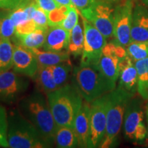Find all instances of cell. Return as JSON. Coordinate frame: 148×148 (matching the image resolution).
Returning a JSON list of instances; mask_svg holds the SVG:
<instances>
[{
	"mask_svg": "<svg viewBox=\"0 0 148 148\" xmlns=\"http://www.w3.org/2000/svg\"><path fill=\"white\" fill-rule=\"evenodd\" d=\"M18 110L36 127L50 147L54 144L57 125L48 101L40 90H34L18 101Z\"/></svg>",
	"mask_w": 148,
	"mask_h": 148,
	"instance_id": "cell-1",
	"label": "cell"
},
{
	"mask_svg": "<svg viewBox=\"0 0 148 148\" xmlns=\"http://www.w3.org/2000/svg\"><path fill=\"white\" fill-rule=\"evenodd\" d=\"M57 126L73 128L74 121L84 101L75 84L67 83L47 95Z\"/></svg>",
	"mask_w": 148,
	"mask_h": 148,
	"instance_id": "cell-2",
	"label": "cell"
},
{
	"mask_svg": "<svg viewBox=\"0 0 148 148\" xmlns=\"http://www.w3.org/2000/svg\"><path fill=\"white\" fill-rule=\"evenodd\" d=\"M8 142L11 148L50 147L36 127L24 116L18 109L8 114Z\"/></svg>",
	"mask_w": 148,
	"mask_h": 148,
	"instance_id": "cell-3",
	"label": "cell"
},
{
	"mask_svg": "<svg viewBox=\"0 0 148 148\" xmlns=\"http://www.w3.org/2000/svg\"><path fill=\"white\" fill-rule=\"evenodd\" d=\"M108 95L106 128L99 146L101 148L111 147L114 145L123 125L127 106L134 94L118 86Z\"/></svg>",
	"mask_w": 148,
	"mask_h": 148,
	"instance_id": "cell-4",
	"label": "cell"
},
{
	"mask_svg": "<svg viewBox=\"0 0 148 148\" xmlns=\"http://www.w3.org/2000/svg\"><path fill=\"white\" fill-rule=\"evenodd\" d=\"M71 82L76 86L84 100L89 103L112 90L97 66L74 67Z\"/></svg>",
	"mask_w": 148,
	"mask_h": 148,
	"instance_id": "cell-5",
	"label": "cell"
},
{
	"mask_svg": "<svg viewBox=\"0 0 148 148\" xmlns=\"http://www.w3.org/2000/svg\"><path fill=\"white\" fill-rule=\"evenodd\" d=\"M114 3L109 0H90L88 6L80 11L82 17L93 25L106 39L113 36Z\"/></svg>",
	"mask_w": 148,
	"mask_h": 148,
	"instance_id": "cell-6",
	"label": "cell"
},
{
	"mask_svg": "<svg viewBox=\"0 0 148 148\" xmlns=\"http://www.w3.org/2000/svg\"><path fill=\"white\" fill-rule=\"evenodd\" d=\"M144 118L143 101L134 96L127 104L123 118V134L126 139L136 143H140L145 139L147 129Z\"/></svg>",
	"mask_w": 148,
	"mask_h": 148,
	"instance_id": "cell-7",
	"label": "cell"
},
{
	"mask_svg": "<svg viewBox=\"0 0 148 148\" xmlns=\"http://www.w3.org/2000/svg\"><path fill=\"white\" fill-rule=\"evenodd\" d=\"M82 23L84 41L80 65L97 66L107 39L93 25L83 17Z\"/></svg>",
	"mask_w": 148,
	"mask_h": 148,
	"instance_id": "cell-8",
	"label": "cell"
},
{
	"mask_svg": "<svg viewBox=\"0 0 148 148\" xmlns=\"http://www.w3.org/2000/svg\"><path fill=\"white\" fill-rule=\"evenodd\" d=\"M108 93L90 103V133L88 147H99L104 137L106 128Z\"/></svg>",
	"mask_w": 148,
	"mask_h": 148,
	"instance_id": "cell-9",
	"label": "cell"
},
{
	"mask_svg": "<svg viewBox=\"0 0 148 148\" xmlns=\"http://www.w3.org/2000/svg\"><path fill=\"white\" fill-rule=\"evenodd\" d=\"M27 77L14 70L0 73V101L8 104L19 101L29 88Z\"/></svg>",
	"mask_w": 148,
	"mask_h": 148,
	"instance_id": "cell-10",
	"label": "cell"
},
{
	"mask_svg": "<svg viewBox=\"0 0 148 148\" xmlns=\"http://www.w3.org/2000/svg\"><path fill=\"white\" fill-rule=\"evenodd\" d=\"M134 8L133 0H120L114 8L113 36L116 42L124 47L130 42Z\"/></svg>",
	"mask_w": 148,
	"mask_h": 148,
	"instance_id": "cell-11",
	"label": "cell"
},
{
	"mask_svg": "<svg viewBox=\"0 0 148 148\" xmlns=\"http://www.w3.org/2000/svg\"><path fill=\"white\" fill-rule=\"evenodd\" d=\"M114 40L105 45L97 65L99 72L112 90L116 88V81L119 76V58L114 52Z\"/></svg>",
	"mask_w": 148,
	"mask_h": 148,
	"instance_id": "cell-12",
	"label": "cell"
},
{
	"mask_svg": "<svg viewBox=\"0 0 148 148\" xmlns=\"http://www.w3.org/2000/svg\"><path fill=\"white\" fill-rule=\"evenodd\" d=\"M12 69L24 76L34 78L38 69V62L30 49L20 44L13 43Z\"/></svg>",
	"mask_w": 148,
	"mask_h": 148,
	"instance_id": "cell-13",
	"label": "cell"
},
{
	"mask_svg": "<svg viewBox=\"0 0 148 148\" xmlns=\"http://www.w3.org/2000/svg\"><path fill=\"white\" fill-rule=\"evenodd\" d=\"M148 42V10L137 4L133 10L130 42Z\"/></svg>",
	"mask_w": 148,
	"mask_h": 148,
	"instance_id": "cell-14",
	"label": "cell"
},
{
	"mask_svg": "<svg viewBox=\"0 0 148 148\" xmlns=\"http://www.w3.org/2000/svg\"><path fill=\"white\" fill-rule=\"evenodd\" d=\"M90 103L84 100L74 121L73 130L78 140V147H88L90 133Z\"/></svg>",
	"mask_w": 148,
	"mask_h": 148,
	"instance_id": "cell-15",
	"label": "cell"
},
{
	"mask_svg": "<svg viewBox=\"0 0 148 148\" xmlns=\"http://www.w3.org/2000/svg\"><path fill=\"white\" fill-rule=\"evenodd\" d=\"M71 32L60 26L50 27L46 32L42 49L58 52L67 50Z\"/></svg>",
	"mask_w": 148,
	"mask_h": 148,
	"instance_id": "cell-16",
	"label": "cell"
},
{
	"mask_svg": "<svg viewBox=\"0 0 148 148\" xmlns=\"http://www.w3.org/2000/svg\"><path fill=\"white\" fill-rule=\"evenodd\" d=\"M34 53L36 60L38 62V65L40 66H52L64 62L70 59V53L67 50L58 51L41 50L40 48L30 49Z\"/></svg>",
	"mask_w": 148,
	"mask_h": 148,
	"instance_id": "cell-17",
	"label": "cell"
},
{
	"mask_svg": "<svg viewBox=\"0 0 148 148\" xmlns=\"http://www.w3.org/2000/svg\"><path fill=\"white\" fill-rule=\"evenodd\" d=\"M34 79L40 91L46 95L58 88L53 79L50 66L38 65V71Z\"/></svg>",
	"mask_w": 148,
	"mask_h": 148,
	"instance_id": "cell-18",
	"label": "cell"
},
{
	"mask_svg": "<svg viewBox=\"0 0 148 148\" xmlns=\"http://www.w3.org/2000/svg\"><path fill=\"white\" fill-rule=\"evenodd\" d=\"M119 78L121 87L133 94L137 91V71L132 62L119 70Z\"/></svg>",
	"mask_w": 148,
	"mask_h": 148,
	"instance_id": "cell-19",
	"label": "cell"
},
{
	"mask_svg": "<svg viewBox=\"0 0 148 148\" xmlns=\"http://www.w3.org/2000/svg\"><path fill=\"white\" fill-rule=\"evenodd\" d=\"M46 32L47 31L37 28L36 30L29 34L18 36H14L11 40L12 43L20 44L28 49L40 48L43 47L45 43Z\"/></svg>",
	"mask_w": 148,
	"mask_h": 148,
	"instance_id": "cell-20",
	"label": "cell"
},
{
	"mask_svg": "<svg viewBox=\"0 0 148 148\" xmlns=\"http://www.w3.org/2000/svg\"><path fill=\"white\" fill-rule=\"evenodd\" d=\"M54 144L60 148L78 147V140L73 128L66 126H57L54 135Z\"/></svg>",
	"mask_w": 148,
	"mask_h": 148,
	"instance_id": "cell-21",
	"label": "cell"
},
{
	"mask_svg": "<svg viewBox=\"0 0 148 148\" xmlns=\"http://www.w3.org/2000/svg\"><path fill=\"white\" fill-rule=\"evenodd\" d=\"M137 71V92L144 100L148 99V57L134 62Z\"/></svg>",
	"mask_w": 148,
	"mask_h": 148,
	"instance_id": "cell-22",
	"label": "cell"
},
{
	"mask_svg": "<svg viewBox=\"0 0 148 148\" xmlns=\"http://www.w3.org/2000/svg\"><path fill=\"white\" fill-rule=\"evenodd\" d=\"M84 28L82 29V26L79 23H77L70 33L69 45L67 48L68 52L73 56L74 58H77L82 55L84 48Z\"/></svg>",
	"mask_w": 148,
	"mask_h": 148,
	"instance_id": "cell-23",
	"label": "cell"
},
{
	"mask_svg": "<svg viewBox=\"0 0 148 148\" xmlns=\"http://www.w3.org/2000/svg\"><path fill=\"white\" fill-rule=\"evenodd\" d=\"M14 45L10 38L0 37V73L12 68Z\"/></svg>",
	"mask_w": 148,
	"mask_h": 148,
	"instance_id": "cell-24",
	"label": "cell"
},
{
	"mask_svg": "<svg viewBox=\"0 0 148 148\" xmlns=\"http://www.w3.org/2000/svg\"><path fill=\"white\" fill-rule=\"evenodd\" d=\"M56 84L58 88L67 84L70 76L72 75L73 68L69 60L62 62L55 65L49 66Z\"/></svg>",
	"mask_w": 148,
	"mask_h": 148,
	"instance_id": "cell-25",
	"label": "cell"
},
{
	"mask_svg": "<svg viewBox=\"0 0 148 148\" xmlns=\"http://www.w3.org/2000/svg\"><path fill=\"white\" fill-rule=\"evenodd\" d=\"M15 34V26L10 18V10L0 9V37L12 40Z\"/></svg>",
	"mask_w": 148,
	"mask_h": 148,
	"instance_id": "cell-26",
	"label": "cell"
},
{
	"mask_svg": "<svg viewBox=\"0 0 148 148\" xmlns=\"http://www.w3.org/2000/svg\"><path fill=\"white\" fill-rule=\"evenodd\" d=\"M127 54L134 62L148 57V42H130L126 47Z\"/></svg>",
	"mask_w": 148,
	"mask_h": 148,
	"instance_id": "cell-27",
	"label": "cell"
},
{
	"mask_svg": "<svg viewBox=\"0 0 148 148\" xmlns=\"http://www.w3.org/2000/svg\"><path fill=\"white\" fill-rule=\"evenodd\" d=\"M71 5H59L47 13L48 24L49 27L60 26L67 15Z\"/></svg>",
	"mask_w": 148,
	"mask_h": 148,
	"instance_id": "cell-28",
	"label": "cell"
},
{
	"mask_svg": "<svg viewBox=\"0 0 148 148\" xmlns=\"http://www.w3.org/2000/svg\"><path fill=\"white\" fill-rule=\"evenodd\" d=\"M8 125V113L4 107L0 105V146L3 147H9Z\"/></svg>",
	"mask_w": 148,
	"mask_h": 148,
	"instance_id": "cell-29",
	"label": "cell"
},
{
	"mask_svg": "<svg viewBox=\"0 0 148 148\" xmlns=\"http://www.w3.org/2000/svg\"><path fill=\"white\" fill-rule=\"evenodd\" d=\"M77 23H78V10L73 5H72L70 6L67 15L61 23L60 27L71 32Z\"/></svg>",
	"mask_w": 148,
	"mask_h": 148,
	"instance_id": "cell-30",
	"label": "cell"
},
{
	"mask_svg": "<svg viewBox=\"0 0 148 148\" xmlns=\"http://www.w3.org/2000/svg\"><path fill=\"white\" fill-rule=\"evenodd\" d=\"M32 19L36 25L37 28L43 29L45 31H47L49 29L47 13L43 9L38 6V5L36 7Z\"/></svg>",
	"mask_w": 148,
	"mask_h": 148,
	"instance_id": "cell-31",
	"label": "cell"
},
{
	"mask_svg": "<svg viewBox=\"0 0 148 148\" xmlns=\"http://www.w3.org/2000/svg\"><path fill=\"white\" fill-rule=\"evenodd\" d=\"M10 16L14 26H16L29 19L27 12H25L23 5L21 2L13 10H10Z\"/></svg>",
	"mask_w": 148,
	"mask_h": 148,
	"instance_id": "cell-32",
	"label": "cell"
},
{
	"mask_svg": "<svg viewBox=\"0 0 148 148\" xmlns=\"http://www.w3.org/2000/svg\"><path fill=\"white\" fill-rule=\"evenodd\" d=\"M37 29L36 25L33 19H28L15 26V36L32 33Z\"/></svg>",
	"mask_w": 148,
	"mask_h": 148,
	"instance_id": "cell-33",
	"label": "cell"
},
{
	"mask_svg": "<svg viewBox=\"0 0 148 148\" xmlns=\"http://www.w3.org/2000/svg\"><path fill=\"white\" fill-rule=\"evenodd\" d=\"M34 1L38 5V6L43 9L47 13L60 5L54 0H34Z\"/></svg>",
	"mask_w": 148,
	"mask_h": 148,
	"instance_id": "cell-34",
	"label": "cell"
},
{
	"mask_svg": "<svg viewBox=\"0 0 148 148\" xmlns=\"http://www.w3.org/2000/svg\"><path fill=\"white\" fill-rule=\"evenodd\" d=\"M23 0H0V9L11 10L15 8Z\"/></svg>",
	"mask_w": 148,
	"mask_h": 148,
	"instance_id": "cell-35",
	"label": "cell"
},
{
	"mask_svg": "<svg viewBox=\"0 0 148 148\" xmlns=\"http://www.w3.org/2000/svg\"><path fill=\"white\" fill-rule=\"evenodd\" d=\"M71 1L77 10L81 11L88 6L90 0H71Z\"/></svg>",
	"mask_w": 148,
	"mask_h": 148,
	"instance_id": "cell-36",
	"label": "cell"
},
{
	"mask_svg": "<svg viewBox=\"0 0 148 148\" xmlns=\"http://www.w3.org/2000/svg\"><path fill=\"white\" fill-rule=\"evenodd\" d=\"M54 1L60 5H71V0H54Z\"/></svg>",
	"mask_w": 148,
	"mask_h": 148,
	"instance_id": "cell-37",
	"label": "cell"
},
{
	"mask_svg": "<svg viewBox=\"0 0 148 148\" xmlns=\"http://www.w3.org/2000/svg\"><path fill=\"white\" fill-rule=\"evenodd\" d=\"M145 113H146V121H147V137L148 138V107H147V108H146Z\"/></svg>",
	"mask_w": 148,
	"mask_h": 148,
	"instance_id": "cell-38",
	"label": "cell"
},
{
	"mask_svg": "<svg viewBox=\"0 0 148 148\" xmlns=\"http://www.w3.org/2000/svg\"><path fill=\"white\" fill-rule=\"evenodd\" d=\"M109 1H112V2H113V3H118V2H119L120 0H109Z\"/></svg>",
	"mask_w": 148,
	"mask_h": 148,
	"instance_id": "cell-39",
	"label": "cell"
},
{
	"mask_svg": "<svg viewBox=\"0 0 148 148\" xmlns=\"http://www.w3.org/2000/svg\"><path fill=\"white\" fill-rule=\"evenodd\" d=\"M144 3H145V5H147V6H148V0H143Z\"/></svg>",
	"mask_w": 148,
	"mask_h": 148,
	"instance_id": "cell-40",
	"label": "cell"
},
{
	"mask_svg": "<svg viewBox=\"0 0 148 148\" xmlns=\"http://www.w3.org/2000/svg\"><path fill=\"white\" fill-rule=\"evenodd\" d=\"M147 107H148V105H147Z\"/></svg>",
	"mask_w": 148,
	"mask_h": 148,
	"instance_id": "cell-41",
	"label": "cell"
}]
</instances>
